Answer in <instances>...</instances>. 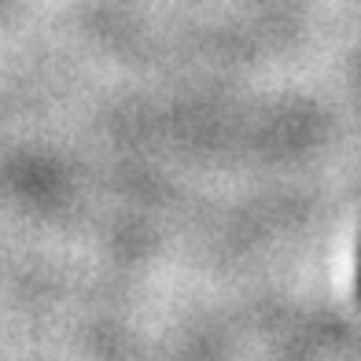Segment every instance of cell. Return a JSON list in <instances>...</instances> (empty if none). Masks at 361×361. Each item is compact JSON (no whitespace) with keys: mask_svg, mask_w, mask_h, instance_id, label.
Listing matches in <instances>:
<instances>
[{"mask_svg":"<svg viewBox=\"0 0 361 361\" xmlns=\"http://www.w3.org/2000/svg\"><path fill=\"white\" fill-rule=\"evenodd\" d=\"M354 295H357V302H361V247H357V273H354Z\"/></svg>","mask_w":361,"mask_h":361,"instance_id":"1","label":"cell"}]
</instances>
